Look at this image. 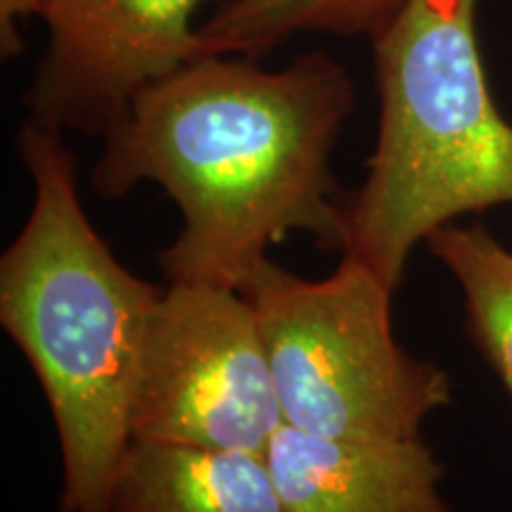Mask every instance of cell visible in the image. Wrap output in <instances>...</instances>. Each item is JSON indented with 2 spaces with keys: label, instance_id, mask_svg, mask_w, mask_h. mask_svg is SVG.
Wrapping results in <instances>:
<instances>
[{
  "label": "cell",
  "instance_id": "5",
  "mask_svg": "<svg viewBox=\"0 0 512 512\" xmlns=\"http://www.w3.org/2000/svg\"><path fill=\"white\" fill-rule=\"evenodd\" d=\"M283 425L271 363L245 294L192 283L164 287L140 356L133 439L266 453Z\"/></svg>",
  "mask_w": 512,
  "mask_h": 512
},
{
  "label": "cell",
  "instance_id": "10",
  "mask_svg": "<svg viewBox=\"0 0 512 512\" xmlns=\"http://www.w3.org/2000/svg\"><path fill=\"white\" fill-rule=\"evenodd\" d=\"M425 245L456 278L467 335L512 399V249L479 223H451Z\"/></svg>",
  "mask_w": 512,
  "mask_h": 512
},
{
  "label": "cell",
  "instance_id": "2",
  "mask_svg": "<svg viewBox=\"0 0 512 512\" xmlns=\"http://www.w3.org/2000/svg\"><path fill=\"white\" fill-rule=\"evenodd\" d=\"M19 155L34 200L0 256V325L29 361L53 415L62 458L55 512H110L162 287L128 271L100 238L60 128L27 119Z\"/></svg>",
  "mask_w": 512,
  "mask_h": 512
},
{
  "label": "cell",
  "instance_id": "8",
  "mask_svg": "<svg viewBox=\"0 0 512 512\" xmlns=\"http://www.w3.org/2000/svg\"><path fill=\"white\" fill-rule=\"evenodd\" d=\"M110 512H287L264 453L133 439Z\"/></svg>",
  "mask_w": 512,
  "mask_h": 512
},
{
  "label": "cell",
  "instance_id": "6",
  "mask_svg": "<svg viewBox=\"0 0 512 512\" xmlns=\"http://www.w3.org/2000/svg\"><path fill=\"white\" fill-rule=\"evenodd\" d=\"M204 0H43L48 48L24 105L60 131L105 136L145 88L207 57Z\"/></svg>",
  "mask_w": 512,
  "mask_h": 512
},
{
  "label": "cell",
  "instance_id": "4",
  "mask_svg": "<svg viewBox=\"0 0 512 512\" xmlns=\"http://www.w3.org/2000/svg\"><path fill=\"white\" fill-rule=\"evenodd\" d=\"M252 304L285 425L330 439H418L453 380L394 335V290L342 256L323 280L266 256L240 287Z\"/></svg>",
  "mask_w": 512,
  "mask_h": 512
},
{
  "label": "cell",
  "instance_id": "9",
  "mask_svg": "<svg viewBox=\"0 0 512 512\" xmlns=\"http://www.w3.org/2000/svg\"><path fill=\"white\" fill-rule=\"evenodd\" d=\"M408 0H226L200 27L207 55L264 57L297 34L373 36Z\"/></svg>",
  "mask_w": 512,
  "mask_h": 512
},
{
  "label": "cell",
  "instance_id": "1",
  "mask_svg": "<svg viewBox=\"0 0 512 512\" xmlns=\"http://www.w3.org/2000/svg\"><path fill=\"white\" fill-rule=\"evenodd\" d=\"M354 81L325 53L283 69L207 55L133 100L105 133L93 190L119 200L155 183L181 211L159 252L169 283L240 290L268 247L304 233L342 252L347 223L332 150L354 110Z\"/></svg>",
  "mask_w": 512,
  "mask_h": 512
},
{
  "label": "cell",
  "instance_id": "11",
  "mask_svg": "<svg viewBox=\"0 0 512 512\" xmlns=\"http://www.w3.org/2000/svg\"><path fill=\"white\" fill-rule=\"evenodd\" d=\"M41 12L43 0H0V50L5 60H12L22 50V19L41 17Z\"/></svg>",
  "mask_w": 512,
  "mask_h": 512
},
{
  "label": "cell",
  "instance_id": "7",
  "mask_svg": "<svg viewBox=\"0 0 512 512\" xmlns=\"http://www.w3.org/2000/svg\"><path fill=\"white\" fill-rule=\"evenodd\" d=\"M264 456L287 512H453L422 437L330 439L283 425Z\"/></svg>",
  "mask_w": 512,
  "mask_h": 512
},
{
  "label": "cell",
  "instance_id": "3",
  "mask_svg": "<svg viewBox=\"0 0 512 512\" xmlns=\"http://www.w3.org/2000/svg\"><path fill=\"white\" fill-rule=\"evenodd\" d=\"M479 0H408L370 36L380 131L344 200L342 256L396 292L415 247L460 216L512 204V126L477 48Z\"/></svg>",
  "mask_w": 512,
  "mask_h": 512
}]
</instances>
